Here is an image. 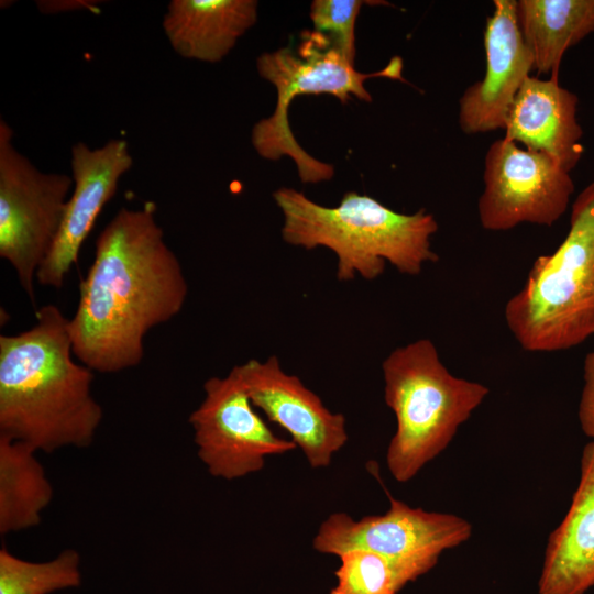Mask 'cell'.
I'll return each instance as SVG.
<instances>
[{
	"instance_id": "15",
	"label": "cell",
	"mask_w": 594,
	"mask_h": 594,
	"mask_svg": "<svg viewBox=\"0 0 594 594\" xmlns=\"http://www.w3.org/2000/svg\"><path fill=\"white\" fill-rule=\"evenodd\" d=\"M594 586V441L583 449L570 507L550 534L539 594H585Z\"/></svg>"
},
{
	"instance_id": "23",
	"label": "cell",
	"mask_w": 594,
	"mask_h": 594,
	"mask_svg": "<svg viewBox=\"0 0 594 594\" xmlns=\"http://www.w3.org/2000/svg\"><path fill=\"white\" fill-rule=\"evenodd\" d=\"M99 3V1L94 0L36 1L38 10L44 14H55L82 9L94 10L98 8Z\"/></svg>"
},
{
	"instance_id": "11",
	"label": "cell",
	"mask_w": 594,
	"mask_h": 594,
	"mask_svg": "<svg viewBox=\"0 0 594 594\" xmlns=\"http://www.w3.org/2000/svg\"><path fill=\"white\" fill-rule=\"evenodd\" d=\"M235 367L253 406L289 433L312 469L329 466L349 439L345 417L329 410L298 376L284 372L275 355Z\"/></svg>"
},
{
	"instance_id": "4",
	"label": "cell",
	"mask_w": 594,
	"mask_h": 594,
	"mask_svg": "<svg viewBox=\"0 0 594 594\" xmlns=\"http://www.w3.org/2000/svg\"><path fill=\"white\" fill-rule=\"evenodd\" d=\"M382 371L385 404L397 424L386 464L397 482L406 483L447 449L490 389L451 374L429 339L392 351Z\"/></svg>"
},
{
	"instance_id": "19",
	"label": "cell",
	"mask_w": 594,
	"mask_h": 594,
	"mask_svg": "<svg viewBox=\"0 0 594 594\" xmlns=\"http://www.w3.org/2000/svg\"><path fill=\"white\" fill-rule=\"evenodd\" d=\"M81 584L80 556L66 549L44 562L26 561L0 549V594H51Z\"/></svg>"
},
{
	"instance_id": "8",
	"label": "cell",
	"mask_w": 594,
	"mask_h": 594,
	"mask_svg": "<svg viewBox=\"0 0 594 594\" xmlns=\"http://www.w3.org/2000/svg\"><path fill=\"white\" fill-rule=\"evenodd\" d=\"M383 515L359 520L346 513H333L320 525L312 548L339 556L363 549L386 558L406 585L431 570L446 550L472 536V525L454 514L414 508L389 496Z\"/></svg>"
},
{
	"instance_id": "20",
	"label": "cell",
	"mask_w": 594,
	"mask_h": 594,
	"mask_svg": "<svg viewBox=\"0 0 594 594\" xmlns=\"http://www.w3.org/2000/svg\"><path fill=\"white\" fill-rule=\"evenodd\" d=\"M338 557L337 584L330 594H397L405 586L393 564L381 554L352 549Z\"/></svg>"
},
{
	"instance_id": "5",
	"label": "cell",
	"mask_w": 594,
	"mask_h": 594,
	"mask_svg": "<svg viewBox=\"0 0 594 594\" xmlns=\"http://www.w3.org/2000/svg\"><path fill=\"white\" fill-rule=\"evenodd\" d=\"M571 208L564 240L535 260L505 306L506 324L528 352L568 350L594 334V182Z\"/></svg>"
},
{
	"instance_id": "1",
	"label": "cell",
	"mask_w": 594,
	"mask_h": 594,
	"mask_svg": "<svg viewBox=\"0 0 594 594\" xmlns=\"http://www.w3.org/2000/svg\"><path fill=\"white\" fill-rule=\"evenodd\" d=\"M187 294L182 264L164 239L154 204L121 208L99 233L79 285L69 319L74 356L105 374L138 366L145 336L176 317Z\"/></svg>"
},
{
	"instance_id": "10",
	"label": "cell",
	"mask_w": 594,
	"mask_h": 594,
	"mask_svg": "<svg viewBox=\"0 0 594 594\" xmlns=\"http://www.w3.org/2000/svg\"><path fill=\"white\" fill-rule=\"evenodd\" d=\"M205 397L190 414L197 454L213 477L232 481L261 471L270 455L295 450L255 411L235 366L226 377H210Z\"/></svg>"
},
{
	"instance_id": "22",
	"label": "cell",
	"mask_w": 594,
	"mask_h": 594,
	"mask_svg": "<svg viewBox=\"0 0 594 594\" xmlns=\"http://www.w3.org/2000/svg\"><path fill=\"white\" fill-rule=\"evenodd\" d=\"M583 382L578 417L582 431L594 441V351L585 356Z\"/></svg>"
},
{
	"instance_id": "17",
	"label": "cell",
	"mask_w": 594,
	"mask_h": 594,
	"mask_svg": "<svg viewBox=\"0 0 594 594\" xmlns=\"http://www.w3.org/2000/svg\"><path fill=\"white\" fill-rule=\"evenodd\" d=\"M516 18L534 69L558 80L565 51L594 32V0H516Z\"/></svg>"
},
{
	"instance_id": "16",
	"label": "cell",
	"mask_w": 594,
	"mask_h": 594,
	"mask_svg": "<svg viewBox=\"0 0 594 594\" xmlns=\"http://www.w3.org/2000/svg\"><path fill=\"white\" fill-rule=\"evenodd\" d=\"M257 4L255 0H172L162 25L179 56L217 63L255 24Z\"/></svg>"
},
{
	"instance_id": "6",
	"label": "cell",
	"mask_w": 594,
	"mask_h": 594,
	"mask_svg": "<svg viewBox=\"0 0 594 594\" xmlns=\"http://www.w3.org/2000/svg\"><path fill=\"white\" fill-rule=\"evenodd\" d=\"M403 58L394 56L384 68L361 73L329 36L314 30L301 32L297 48L282 47L256 59L258 75L276 88L277 99L274 112L254 124L252 145L266 160L289 156L302 183L330 180L333 165L311 156L297 142L288 120L290 103L301 95L322 94L332 95L342 103L353 97L371 102L364 81L384 77L409 84L403 77Z\"/></svg>"
},
{
	"instance_id": "12",
	"label": "cell",
	"mask_w": 594,
	"mask_h": 594,
	"mask_svg": "<svg viewBox=\"0 0 594 594\" xmlns=\"http://www.w3.org/2000/svg\"><path fill=\"white\" fill-rule=\"evenodd\" d=\"M70 165L72 195L56 240L36 274L41 285L53 288L63 287L99 213L132 167L133 157L124 139H111L95 148L79 142L72 146Z\"/></svg>"
},
{
	"instance_id": "13",
	"label": "cell",
	"mask_w": 594,
	"mask_h": 594,
	"mask_svg": "<svg viewBox=\"0 0 594 594\" xmlns=\"http://www.w3.org/2000/svg\"><path fill=\"white\" fill-rule=\"evenodd\" d=\"M486 69L459 100V124L466 134L505 129L510 106L534 69V58L516 18V0H494L484 31Z\"/></svg>"
},
{
	"instance_id": "3",
	"label": "cell",
	"mask_w": 594,
	"mask_h": 594,
	"mask_svg": "<svg viewBox=\"0 0 594 594\" xmlns=\"http://www.w3.org/2000/svg\"><path fill=\"white\" fill-rule=\"evenodd\" d=\"M273 198L284 216V241L306 250H331L338 258L339 280H351L356 274L375 279L386 262L399 273L418 275L426 263L439 260L431 248L438 222L424 208L402 213L356 191L345 193L336 207L319 205L287 187L276 189Z\"/></svg>"
},
{
	"instance_id": "21",
	"label": "cell",
	"mask_w": 594,
	"mask_h": 594,
	"mask_svg": "<svg viewBox=\"0 0 594 594\" xmlns=\"http://www.w3.org/2000/svg\"><path fill=\"white\" fill-rule=\"evenodd\" d=\"M362 0H315L310 7L314 31L329 36L341 53L354 64L355 22L365 3Z\"/></svg>"
},
{
	"instance_id": "9",
	"label": "cell",
	"mask_w": 594,
	"mask_h": 594,
	"mask_svg": "<svg viewBox=\"0 0 594 594\" xmlns=\"http://www.w3.org/2000/svg\"><path fill=\"white\" fill-rule=\"evenodd\" d=\"M483 182L477 211L488 231L526 222L551 227L566 211L574 191L570 172L557 161L505 138L490 145Z\"/></svg>"
},
{
	"instance_id": "7",
	"label": "cell",
	"mask_w": 594,
	"mask_h": 594,
	"mask_svg": "<svg viewBox=\"0 0 594 594\" xmlns=\"http://www.w3.org/2000/svg\"><path fill=\"white\" fill-rule=\"evenodd\" d=\"M73 177L40 170L13 144L0 120V256L16 272L35 307L34 278L47 257L65 215Z\"/></svg>"
},
{
	"instance_id": "14",
	"label": "cell",
	"mask_w": 594,
	"mask_h": 594,
	"mask_svg": "<svg viewBox=\"0 0 594 594\" xmlns=\"http://www.w3.org/2000/svg\"><path fill=\"white\" fill-rule=\"evenodd\" d=\"M578 103V96L559 80L529 76L510 106L504 138L552 157L571 172L584 153Z\"/></svg>"
},
{
	"instance_id": "2",
	"label": "cell",
	"mask_w": 594,
	"mask_h": 594,
	"mask_svg": "<svg viewBox=\"0 0 594 594\" xmlns=\"http://www.w3.org/2000/svg\"><path fill=\"white\" fill-rule=\"evenodd\" d=\"M36 323L0 336V436L52 453L88 448L103 418L94 371L73 359L69 319L45 305Z\"/></svg>"
},
{
	"instance_id": "18",
	"label": "cell",
	"mask_w": 594,
	"mask_h": 594,
	"mask_svg": "<svg viewBox=\"0 0 594 594\" xmlns=\"http://www.w3.org/2000/svg\"><path fill=\"white\" fill-rule=\"evenodd\" d=\"M36 453L24 442L0 436V534L3 536L40 525L53 499V486Z\"/></svg>"
}]
</instances>
